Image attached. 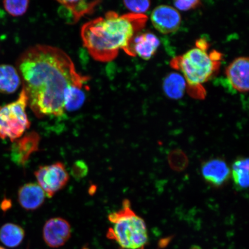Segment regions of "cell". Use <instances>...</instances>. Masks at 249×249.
<instances>
[{
	"label": "cell",
	"mask_w": 249,
	"mask_h": 249,
	"mask_svg": "<svg viewBox=\"0 0 249 249\" xmlns=\"http://www.w3.org/2000/svg\"><path fill=\"white\" fill-rule=\"evenodd\" d=\"M16 68L28 107L39 118L64 116L67 90L72 86H85L89 80L77 72L66 52L46 45L30 47L18 57Z\"/></svg>",
	"instance_id": "1"
},
{
	"label": "cell",
	"mask_w": 249,
	"mask_h": 249,
	"mask_svg": "<svg viewBox=\"0 0 249 249\" xmlns=\"http://www.w3.org/2000/svg\"><path fill=\"white\" fill-rule=\"evenodd\" d=\"M147 19L146 15L108 11L83 25L80 32L83 46L95 60L113 61L121 50L129 54L130 43Z\"/></svg>",
	"instance_id": "2"
},
{
	"label": "cell",
	"mask_w": 249,
	"mask_h": 249,
	"mask_svg": "<svg viewBox=\"0 0 249 249\" xmlns=\"http://www.w3.org/2000/svg\"><path fill=\"white\" fill-rule=\"evenodd\" d=\"M208 43L200 39L195 48L173 59L171 66L179 70L184 77L188 87L202 88L219 70L222 54L217 51L208 52Z\"/></svg>",
	"instance_id": "3"
},
{
	"label": "cell",
	"mask_w": 249,
	"mask_h": 249,
	"mask_svg": "<svg viewBox=\"0 0 249 249\" xmlns=\"http://www.w3.org/2000/svg\"><path fill=\"white\" fill-rule=\"evenodd\" d=\"M113 227L108 229L107 237L116 241L124 249H143L148 241L145 223L130 208L129 200H124L119 211L109 214Z\"/></svg>",
	"instance_id": "4"
},
{
	"label": "cell",
	"mask_w": 249,
	"mask_h": 249,
	"mask_svg": "<svg viewBox=\"0 0 249 249\" xmlns=\"http://www.w3.org/2000/svg\"><path fill=\"white\" fill-rule=\"evenodd\" d=\"M28 99L22 89L17 100L0 107V138L15 142L29 129L31 123L27 117Z\"/></svg>",
	"instance_id": "5"
},
{
	"label": "cell",
	"mask_w": 249,
	"mask_h": 249,
	"mask_svg": "<svg viewBox=\"0 0 249 249\" xmlns=\"http://www.w3.org/2000/svg\"><path fill=\"white\" fill-rule=\"evenodd\" d=\"M34 174L38 184L49 198L63 189L70 178L64 164L61 162L40 166Z\"/></svg>",
	"instance_id": "6"
},
{
	"label": "cell",
	"mask_w": 249,
	"mask_h": 249,
	"mask_svg": "<svg viewBox=\"0 0 249 249\" xmlns=\"http://www.w3.org/2000/svg\"><path fill=\"white\" fill-rule=\"evenodd\" d=\"M151 21L156 30L166 35L178 30L182 18L175 8L168 5H160L152 11Z\"/></svg>",
	"instance_id": "7"
},
{
	"label": "cell",
	"mask_w": 249,
	"mask_h": 249,
	"mask_svg": "<svg viewBox=\"0 0 249 249\" xmlns=\"http://www.w3.org/2000/svg\"><path fill=\"white\" fill-rule=\"evenodd\" d=\"M71 236V226L63 218H52L47 221L43 227V240L49 247H61L66 244Z\"/></svg>",
	"instance_id": "8"
},
{
	"label": "cell",
	"mask_w": 249,
	"mask_h": 249,
	"mask_svg": "<svg viewBox=\"0 0 249 249\" xmlns=\"http://www.w3.org/2000/svg\"><path fill=\"white\" fill-rule=\"evenodd\" d=\"M230 85L236 91L248 92L249 89V62L248 57H240L231 62L226 70Z\"/></svg>",
	"instance_id": "9"
},
{
	"label": "cell",
	"mask_w": 249,
	"mask_h": 249,
	"mask_svg": "<svg viewBox=\"0 0 249 249\" xmlns=\"http://www.w3.org/2000/svg\"><path fill=\"white\" fill-rule=\"evenodd\" d=\"M60 4V14L62 18L66 19L69 24H75L80 20V18L85 15L91 14L100 1H58Z\"/></svg>",
	"instance_id": "10"
},
{
	"label": "cell",
	"mask_w": 249,
	"mask_h": 249,
	"mask_svg": "<svg viewBox=\"0 0 249 249\" xmlns=\"http://www.w3.org/2000/svg\"><path fill=\"white\" fill-rule=\"evenodd\" d=\"M160 42L158 36L151 33L137 34L130 43L128 55H138L144 60L153 57L160 48Z\"/></svg>",
	"instance_id": "11"
},
{
	"label": "cell",
	"mask_w": 249,
	"mask_h": 249,
	"mask_svg": "<svg viewBox=\"0 0 249 249\" xmlns=\"http://www.w3.org/2000/svg\"><path fill=\"white\" fill-rule=\"evenodd\" d=\"M201 173L208 183L214 186H221L226 183L231 176L228 165L220 159H213L202 165Z\"/></svg>",
	"instance_id": "12"
},
{
	"label": "cell",
	"mask_w": 249,
	"mask_h": 249,
	"mask_svg": "<svg viewBox=\"0 0 249 249\" xmlns=\"http://www.w3.org/2000/svg\"><path fill=\"white\" fill-rule=\"evenodd\" d=\"M46 194L38 183H29L18 190V200L24 209L33 211L42 206Z\"/></svg>",
	"instance_id": "13"
},
{
	"label": "cell",
	"mask_w": 249,
	"mask_h": 249,
	"mask_svg": "<svg viewBox=\"0 0 249 249\" xmlns=\"http://www.w3.org/2000/svg\"><path fill=\"white\" fill-rule=\"evenodd\" d=\"M40 137L38 133L32 132L27 133L23 138L15 141L12 147V158L15 162L24 164L30 155L38 149Z\"/></svg>",
	"instance_id": "14"
},
{
	"label": "cell",
	"mask_w": 249,
	"mask_h": 249,
	"mask_svg": "<svg viewBox=\"0 0 249 249\" xmlns=\"http://www.w3.org/2000/svg\"><path fill=\"white\" fill-rule=\"evenodd\" d=\"M162 87L167 97L178 100L184 96L188 85L181 73L171 72L164 78Z\"/></svg>",
	"instance_id": "15"
},
{
	"label": "cell",
	"mask_w": 249,
	"mask_h": 249,
	"mask_svg": "<svg viewBox=\"0 0 249 249\" xmlns=\"http://www.w3.org/2000/svg\"><path fill=\"white\" fill-rule=\"evenodd\" d=\"M21 84V78L17 68L11 65H0V92L14 93Z\"/></svg>",
	"instance_id": "16"
},
{
	"label": "cell",
	"mask_w": 249,
	"mask_h": 249,
	"mask_svg": "<svg viewBox=\"0 0 249 249\" xmlns=\"http://www.w3.org/2000/svg\"><path fill=\"white\" fill-rule=\"evenodd\" d=\"M24 236L25 232L22 227L14 223H6L0 229V241L8 248L19 246Z\"/></svg>",
	"instance_id": "17"
},
{
	"label": "cell",
	"mask_w": 249,
	"mask_h": 249,
	"mask_svg": "<svg viewBox=\"0 0 249 249\" xmlns=\"http://www.w3.org/2000/svg\"><path fill=\"white\" fill-rule=\"evenodd\" d=\"M248 158H239L235 161L232 166L231 174L233 182L239 189H246L249 186Z\"/></svg>",
	"instance_id": "18"
},
{
	"label": "cell",
	"mask_w": 249,
	"mask_h": 249,
	"mask_svg": "<svg viewBox=\"0 0 249 249\" xmlns=\"http://www.w3.org/2000/svg\"><path fill=\"white\" fill-rule=\"evenodd\" d=\"M85 86H72L67 90L64 98L65 111H76L84 104L86 100Z\"/></svg>",
	"instance_id": "19"
},
{
	"label": "cell",
	"mask_w": 249,
	"mask_h": 249,
	"mask_svg": "<svg viewBox=\"0 0 249 249\" xmlns=\"http://www.w3.org/2000/svg\"><path fill=\"white\" fill-rule=\"evenodd\" d=\"M168 161L171 169L182 171L188 166L189 160L186 154L179 149L171 151L168 156Z\"/></svg>",
	"instance_id": "20"
},
{
	"label": "cell",
	"mask_w": 249,
	"mask_h": 249,
	"mask_svg": "<svg viewBox=\"0 0 249 249\" xmlns=\"http://www.w3.org/2000/svg\"><path fill=\"white\" fill-rule=\"evenodd\" d=\"M5 11L12 17H20L27 11L29 1H4L2 2Z\"/></svg>",
	"instance_id": "21"
},
{
	"label": "cell",
	"mask_w": 249,
	"mask_h": 249,
	"mask_svg": "<svg viewBox=\"0 0 249 249\" xmlns=\"http://www.w3.org/2000/svg\"><path fill=\"white\" fill-rule=\"evenodd\" d=\"M124 5L130 13L135 15H145L151 7V2L147 0L140 1H124Z\"/></svg>",
	"instance_id": "22"
},
{
	"label": "cell",
	"mask_w": 249,
	"mask_h": 249,
	"mask_svg": "<svg viewBox=\"0 0 249 249\" xmlns=\"http://www.w3.org/2000/svg\"><path fill=\"white\" fill-rule=\"evenodd\" d=\"M200 5V1L197 0H189V1H176L174 2V8L178 11H188L195 9Z\"/></svg>",
	"instance_id": "23"
},
{
	"label": "cell",
	"mask_w": 249,
	"mask_h": 249,
	"mask_svg": "<svg viewBox=\"0 0 249 249\" xmlns=\"http://www.w3.org/2000/svg\"><path fill=\"white\" fill-rule=\"evenodd\" d=\"M71 173L76 179L83 178L88 173V166L83 161H77L73 164Z\"/></svg>",
	"instance_id": "24"
},
{
	"label": "cell",
	"mask_w": 249,
	"mask_h": 249,
	"mask_svg": "<svg viewBox=\"0 0 249 249\" xmlns=\"http://www.w3.org/2000/svg\"><path fill=\"white\" fill-rule=\"evenodd\" d=\"M0 249H5V248H2V247H0Z\"/></svg>",
	"instance_id": "25"
}]
</instances>
